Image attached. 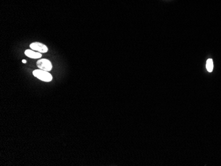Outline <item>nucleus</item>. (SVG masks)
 <instances>
[{"instance_id": "1", "label": "nucleus", "mask_w": 221, "mask_h": 166, "mask_svg": "<svg viewBox=\"0 0 221 166\" xmlns=\"http://www.w3.org/2000/svg\"><path fill=\"white\" fill-rule=\"evenodd\" d=\"M33 75L34 76L37 78L39 80L43 81H46V82H49L52 80V76L50 73L48 72L47 71L42 70H35L33 71Z\"/></svg>"}, {"instance_id": "2", "label": "nucleus", "mask_w": 221, "mask_h": 166, "mask_svg": "<svg viewBox=\"0 0 221 166\" xmlns=\"http://www.w3.org/2000/svg\"><path fill=\"white\" fill-rule=\"evenodd\" d=\"M37 66L39 69L45 70V71H50L52 68V65L50 61L47 59H40L36 62Z\"/></svg>"}, {"instance_id": "3", "label": "nucleus", "mask_w": 221, "mask_h": 166, "mask_svg": "<svg viewBox=\"0 0 221 166\" xmlns=\"http://www.w3.org/2000/svg\"><path fill=\"white\" fill-rule=\"evenodd\" d=\"M30 48L33 50H36V51H38L39 52L41 53H45L48 51V48L47 46H45L42 43H37V42H35V43L31 44Z\"/></svg>"}, {"instance_id": "4", "label": "nucleus", "mask_w": 221, "mask_h": 166, "mask_svg": "<svg viewBox=\"0 0 221 166\" xmlns=\"http://www.w3.org/2000/svg\"><path fill=\"white\" fill-rule=\"evenodd\" d=\"M25 54L27 56L31 58H40L42 56V54L41 52H37L31 50H25Z\"/></svg>"}, {"instance_id": "5", "label": "nucleus", "mask_w": 221, "mask_h": 166, "mask_svg": "<svg viewBox=\"0 0 221 166\" xmlns=\"http://www.w3.org/2000/svg\"><path fill=\"white\" fill-rule=\"evenodd\" d=\"M206 67L208 72H212V70H213V62H212V60L211 58L208 59L207 61H206Z\"/></svg>"}, {"instance_id": "6", "label": "nucleus", "mask_w": 221, "mask_h": 166, "mask_svg": "<svg viewBox=\"0 0 221 166\" xmlns=\"http://www.w3.org/2000/svg\"><path fill=\"white\" fill-rule=\"evenodd\" d=\"M22 62H23V63H26L27 62V61L25 60H23Z\"/></svg>"}]
</instances>
